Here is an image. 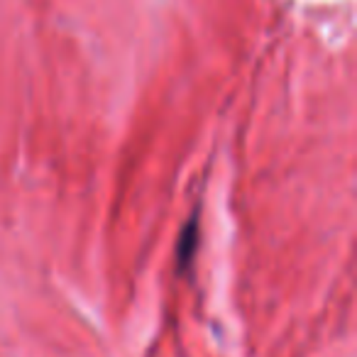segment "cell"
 <instances>
[{
  "label": "cell",
  "instance_id": "obj_1",
  "mask_svg": "<svg viewBox=\"0 0 357 357\" xmlns=\"http://www.w3.org/2000/svg\"><path fill=\"white\" fill-rule=\"evenodd\" d=\"M196 243H199V235H196V220H189V225L181 233V243H178V262L186 264L191 259L196 250Z\"/></svg>",
  "mask_w": 357,
  "mask_h": 357
}]
</instances>
